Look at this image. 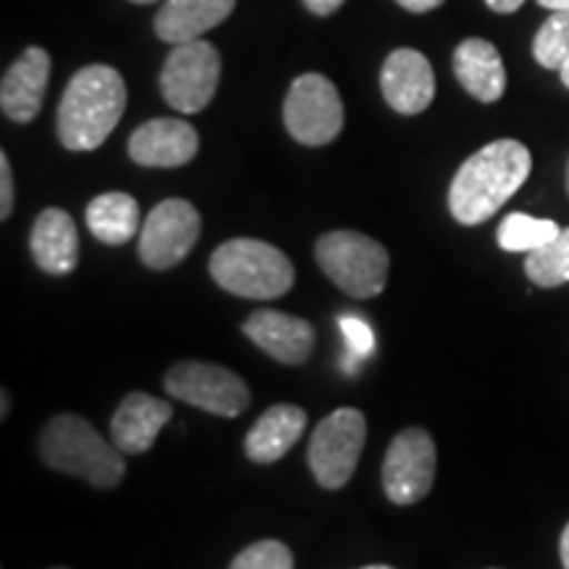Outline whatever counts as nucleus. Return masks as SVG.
<instances>
[{"instance_id":"nucleus-9","label":"nucleus","mask_w":569,"mask_h":569,"mask_svg":"<svg viewBox=\"0 0 569 569\" xmlns=\"http://www.w3.org/2000/svg\"><path fill=\"white\" fill-rule=\"evenodd\" d=\"M282 119L293 140L303 146H327L343 130V101L336 84L322 74H301L290 84Z\"/></svg>"},{"instance_id":"nucleus-20","label":"nucleus","mask_w":569,"mask_h":569,"mask_svg":"<svg viewBox=\"0 0 569 569\" xmlns=\"http://www.w3.org/2000/svg\"><path fill=\"white\" fill-rule=\"evenodd\" d=\"M234 0H167L156 13L153 30L163 42L201 40L203 32L213 30L230 17Z\"/></svg>"},{"instance_id":"nucleus-22","label":"nucleus","mask_w":569,"mask_h":569,"mask_svg":"<svg viewBox=\"0 0 569 569\" xmlns=\"http://www.w3.org/2000/svg\"><path fill=\"white\" fill-rule=\"evenodd\" d=\"M561 230L551 219H538L530 213H509L501 224H498V246L509 253H532L546 243H551Z\"/></svg>"},{"instance_id":"nucleus-11","label":"nucleus","mask_w":569,"mask_h":569,"mask_svg":"<svg viewBox=\"0 0 569 569\" xmlns=\"http://www.w3.org/2000/svg\"><path fill=\"white\" fill-rule=\"evenodd\" d=\"M201 238V213L184 198H167L148 213L140 230V259L151 269H172L188 259Z\"/></svg>"},{"instance_id":"nucleus-33","label":"nucleus","mask_w":569,"mask_h":569,"mask_svg":"<svg viewBox=\"0 0 569 569\" xmlns=\"http://www.w3.org/2000/svg\"><path fill=\"white\" fill-rule=\"evenodd\" d=\"M9 409H11V401H9V390H3V409H0V417H9Z\"/></svg>"},{"instance_id":"nucleus-16","label":"nucleus","mask_w":569,"mask_h":569,"mask_svg":"<svg viewBox=\"0 0 569 569\" xmlns=\"http://www.w3.org/2000/svg\"><path fill=\"white\" fill-rule=\"evenodd\" d=\"M34 264L48 274H69L80 264V234L74 219L63 209H46L34 219L30 232Z\"/></svg>"},{"instance_id":"nucleus-1","label":"nucleus","mask_w":569,"mask_h":569,"mask_svg":"<svg viewBox=\"0 0 569 569\" xmlns=\"http://www.w3.org/2000/svg\"><path fill=\"white\" fill-rule=\"evenodd\" d=\"M532 156L519 140H496L461 163L448 190L453 219L472 227L493 213L522 188L530 177Z\"/></svg>"},{"instance_id":"nucleus-12","label":"nucleus","mask_w":569,"mask_h":569,"mask_svg":"<svg viewBox=\"0 0 569 569\" xmlns=\"http://www.w3.org/2000/svg\"><path fill=\"white\" fill-rule=\"evenodd\" d=\"M380 88L390 109L403 117H415L436 98V74L430 61L415 48H398L382 63Z\"/></svg>"},{"instance_id":"nucleus-30","label":"nucleus","mask_w":569,"mask_h":569,"mask_svg":"<svg viewBox=\"0 0 569 569\" xmlns=\"http://www.w3.org/2000/svg\"><path fill=\"white\" fill-rule=\"evenodd\" d=\"M488 9L496 13H515L525 6V0H486Z\"/></svg>"},{"instance_id":"nucleus-24","label":"nucleus","mask_w":569,"mask_h":569,"mask_svg":"<svg viewBox=\"0 0 569 569\" xmlns=\"http://www.w3.org/2000/svg\"><path fill=\"white\" fill-rule=\"evenodd\" d=\"M532 56L540 67L561 69L569 59V11H553L532 42Z\"/></svg>"},{"instance_id":"nucleus-28","label":"nucleus","mask_w":569,"mask_h":569,"mask_svg":"<svg viewBox=\"0 0 569 569\" xmlns=\"http://www.w3.org/2000/svg\"><path fill=\"white\" fill-rule=\"evenodd\" d=\"M306 9L311 13H317V17H330V13H336L340 6L346 3V0H303Z\"/></svg>"},{"instance_id":"nucleus-10","label":"nucleus","mask_w":569,"mask_h":569,"mask_svg":"<svg viewBox=\"0 0 569 569\" xmlns=\"http://www.w3.org/2000/svg\"><path fill=\"white\" fill-rule=\"evenodd\" d=\"M436 440L422 427H407L390 440L382 461V488L398 507L422 501L436 482Z\"/></svg>"},{"instance_id":"nucleus-29","label":"nucleus","mask_w":569,"mask_h":569,"mask_svg":"<svg viewBox=\"0 0 569 569\" xmlns=\"http://www.w3.org/2000/svg\"><path fill=\"white\" fill-rule=\"evenodd\" d=\"M396 3L401 6V9L411 11V13H425V11L438 9V6L443 3V0H396Z\"/></svg>"},{"instance_id":"nucleus-13","label":"nucleus","mask_w":569,"mask_h":569,"mask_svg":"<svg viewBox=\"0 0 569 569\" xmlns=\"http://www.w3.org/2000/svg\"><path fill=\"white\" fill-rule=\"evenodd\" d=\"M51 80V56L46 48H27L0 84V109L11 122L27 124L38 117Z\"/></svg>"},{"instance_id":"nucleus-2","label":"nucleus","mask_w":569,"mask_h":569,"mask_svg":"<svg viewBox=\"0 0 569 569\" xmlns=\"http://www.w3.org/2000/svg\"><path fill=\"white\" fill-rule=\"evenodd\" d=\"M127 106V84L117 69L92 63L71 77L59 103V140L67 151H96L113 127L119 124Z\"/></svg>"},{"instance_id":"nucleus-14","label":"nucleus","mask_w":569,"mask_h":569,"mask_svg":"<svg viewBox=\"0 0 569 569\" xmlns=\"http://www.w3.org/2000/svg\"><path fill=\"white\" fill-rule=\"evenodd\" d=\"M246 338L272 356L280 365H303L315 351V327L306 319L282 315L274 309H259L243 322Z\"/></svg>"},{"instance_id":"nucleus-17","label":"nucleus","mask_w":569,"mask_h":569,"mask_svg":"<svg viewBox=\"0 0 569 569\" xmlns=\"http://www.w3.org/2000/svg\"><path fill=\"white\" fill-rule=\"evenodd\" d=\"M172 419V407L148 393H130L111 417V443L124 453H146Z\"/></svg>"},{"instance_id":"nucleus-19","label":"nucleus","mask_w":569,"mask_h":569,"mask_svg":"<svg viewBox=\"0 0 569 569\" xmlns=\"http://www.w3.org/2000/svg\"><path fill=\"white\" fill-rule=\"evenodd\" d=\"M453 74L480 103H496L507 90V69L493 42L469 38L453 53Z\"/></svg>"},{"instance_id":"nucleus-6","label":"nucleus","mask_w":569,"mask_h":569,"mask_svg":"<svg viewBox=\"0 0 569 569\" xmlns=\"http://www.w3.org/2000/svg\"><path fill=\"white\" fill-rule=\"evenodd\" d=\"M367 440V417L359 409H338L315 427L309 440V467L327 490H340L353 478Z\"/></svg>"},{"instance_id":"nucleus-37","label":"nucleus","mask_w":569,"mask_h":569,"mask_svg":"<svg viewBox=\"0 0 569 569\" xmlns=\"http://www.w3.org/2000/svg\"><path fill=\"white\" fill-rule=\"evenodd\" d=\"M567 190H569V167H567Z\"/></svg>"},{"instance_id":"nucleus-25","label":"nucleus","mask_w":569,"mask_h":569,"mask_svg":"<svg viewBox=\"0 0 569 569\" xmlns=\"http://www.w3.org/2000/svg\"><path fill=\"white\" fill-rule=\"evenodd\" d=\"M230 569H293V551L280 540H259L240 551Z\"/></svg>"},{"instance_id":"nucleus-7","label":"nucleus","mask_w":569,"mask_h":569,"mask_svg":"<svg viewBox=\"0 0 569 569\" xmlns=\"http://www.w3.org/2000/svg\"><path fill=\"white\" fill-rule=\"evenodd\" d=\"M222 59L219 51L206 40H190L174 46L161 69L163 101L180 113H198L211 103L217 92Z\"/></svg>"},{"instance_id":"nucleus-26","label":"nucleus","mask_w":569,"mask_h":569,"mask_svg":"<svg viewBox=\"0 0 569 569\" xmlns=\"http://www.w3.org/2000/svg\"><path fill=\"white\" fill-rule=\"evenodd\" d=\"M340 332H343L346 348H348L346 372H348V369L356 372L361 361L369 359V356H372V351H375V332H372V327L365 322V319L351 317V315L340 317Z\"/></svg>"},{"instance_id":"nucleus-36","label":"nucleus","mask_w":569,"mask_h":569,"mask_svg":"<svg viewBox=\"0 0 569 569\" xmlns=\"http://www.w3.org/2000/svg\"><path fill=\"white\" fill-rule=\"evenodd\" d=\"M132 3H156V0H132Z\"/></svg>"},{"instance_id":"nucleus-34","label":"nucleus","mask_w":569,"mask_h":569,"mask_svg":"<svg viewBox=\"0 0 569 569\" xmlns=\"http://www.w3.org/2000/svg\"><path fill=\"white\" fill-rule=\"evenodd\" d=\"M559 77H561V82H565V84H567V88H569V59L565 61V67H561V69H559Z\"/></svg>"},{"instance_id":"nucleus-15","label":"nucleus","mask_w":569,"mask_h":569,"mask_svg":"<svg viewBox=\"0 0 569 569\" xmlns=\"http://www.w3.org/2000/svg\"><path fill=\"white\" fill-rule=\"evenodd\" d=\"M198 153V132L182 119H151L130 138V159L140 167L172 169L193 161Z\"/></svg>"},{"instance_id":"nucleus-35","label":"nucleus","mask_w":569,"mask_h":569,"mask_svg":"<svg viewBox=\"0 0 569 569\" xmlns=\"http://www.w3.org/2000/svg\"><path fill=\"white\" fill-rule=\"evenodd\" d=\"M361 569H393V567H388V565H372V567H361Z\"/></svg>"},{"instance_id":"nucleus-8","label":"nucleus","mask_w":569,"mask_h":569,"mask_svg":"<svg viewBox=\"0 0 569 569\" xmlns=\"http://www.w3.org/2000/svg\"><path fill=\"white\" fill-rule=\"evenodd\" d=\"M163 388L169 396L217 417H238L251 403L243 377L209 361H180L163 375Z\"/></svg>"},{"instance_id":"nucleus-5","label":"nucleus","mask_w":569,"mask_h":569,"mask_svg":"<svg viewBox=\"0 0 569 569\" xmlns=\"http://www.w3.org/2000/svg\"><path fill=\"white\" fill-rule=\"evenodd\" d=\"M317 264L351 298H375L386 290L390 256L386 246L353 230L327 232L317 240Z\"/></svg>"},{"instance_id":"nucleus-4","label":"nucleus","mask_w":569,"mask_h":569,"mask_svg":"<svg viewBox=\"0 0 569 569\" xmlns=\"http://www.w3.org/2000/svg\"><path fill=\"white\" fill-rule=\"evenodd\" d=\"M209 272L227 293L253 301H272L293 288V261L280 248L253 238L227 240L211 253Z\"/></svg>"},{"instance_id":"nucleus-23","label":"nucleus","mask_w":569,"mask_h":569,"mask_svg":"<svg viewBox=\"0 0 569 569\" xmlns=\"http://www.w3.org/2000/svg\"><path fill=\"white\" fill-rule=\"evenodd\" d=\"M525 274L538 288H559L569 282V227L561 230L551 243L528 253L525 259Z\"/></svg>"},{"instance_id":"nucleus-3","label":"nucleus","mask_w":569,"mask_h":569,"mask_svg":"<svg viewBox=\"0 0 569 569\" xmlns=\"http://www.w3.org/2000/svg\"><path fill=\"white\" fill-rule=\"evenodd\" d=\"M40 457L51 469L88 480L96 488H117L127 472L122 448L109 443L88 419L77 415H59L42 427Z\"/></svg>"},{"instance_id":"nucleus-32","label":"nucleus","mask_w":569,"mask_h":569,"mask_svg":"<svg viewBox=\"0 0 569 569\" xmlns=\"http://www.w3.org/2000/svg\"><path fill=\"white\" fill-rule=\"evenodd\" d=\"M538 6L549 11H569V0H538Z\"/></svg>"},{"instance_id":"nucleus-27","label":"nucleus","mask_w":569,"mask_h":569,"mask_svg":"<svg viewBox=\"0 0 569 569\" xmlns=\"http://www.w3.org/2000/svg\"><path fill=\"white\" fill-rule=\"evenodd\" d=\"M13 209V174L9 156L0 153V219H9Z\"/></svg>"},{"instance_id":"nucleus-21","label":"nucleus","mask_w":569,"mask_h":569,"mask_svg":"<svg viewBox=\"0 0 569 569\" xmlns=\"http://www.w3.org/2000/svg\"><path fill=\"white\" fill-rule=\"evenodd\" d=\"M88 230L106 246L130 243L138 230H142L138 201L119 190L96 196L88 206Z\"/></svg>"},{"instance_id":"nucleus-18","label":"nucleus","mask_w":569,"mask_h":569,"mask_svg":"<svg viewBox=\"0 0 569 569\" xmlns=\"http://www.w3.org/2000/svg\"><path fill=\"white\" fill-rule=\"evenodd\" d=\"M306 430V411L296 403H274L256 419L246 436V453L256 465H272L301 440Z\"/></svg>"},{"instance_id":"nucleus-31","label":"nucleus","mask_w":569,"mask_h":569,"mask_svg":"<svg viewBox=\"0 0 569 569\" xmlns=\"http://www.w3.org/2000/svg\"><path fill=\"white\" fill-rule=\"evenodd\" d=\"M559 553H561V565H565V569H569V525L565 528V532H561Z\"/></svg>"}]
</instances>
